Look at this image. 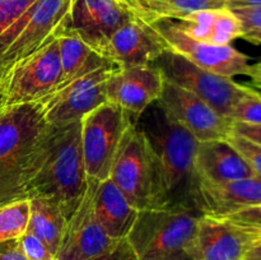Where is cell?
<instances>
[{
	"instance_id": "15",
	"label": "cell",
	"mask_w": 261,
	"mask_h": 260,
	"mask_svg": "<svg viewBox=\"0 0 261 260\" xmlns=\"http://www.w3.org/2000/svg\"><path fill=\"white\" fill-rule=\"evenodd\" d=\"M134 18L120 0H73L66 28L101 53L110 37Z\"/></svg>"
},
{
	"instance_id": "17",
	"label": "cell",
	"mask_w": 261,
	"mask_h": 260,
	"mask_svg": "<svg viewBox=\"0 0 261 260\" xmlns=\"http://www.w3.org/2000/svg\"><path fill=\"white\" fill-rule=\"evenodd\" d=\"M255 242L252 235L226 219L201 216L193 260H245Z\"/></svg>"
},
{
	"instance_id": "27",
	"label": "cell",
	"mask_w": 261,
	"mask_h": 260,
	"mask_svg": "<svg viewBox=\"0 0 261 260\" xmlns=\"http://www.w3.org/2000/svg\"><path fill=\"white\" fill-rule=\"evenodd\" d=\"M232 147L242 155L247 165L251 167L254 171L255 176L261 178V147L255 144V143L250 142L246 138H242L240 135L231 134L227 138Z\"/></svg>"
},
{
	"instance_id": "6",
	"label": "cell",
	"mask_w": 261,
	"mask_h": 260,
	"mask_svg": "<svg viewBox=\"0 0 261 260\" xmlns=\"http://www.w3.org/2000/svg\"><path fill=\"white\" fill-rule=\"evenodd\" d=\"M137 117L112 102H105L81 120V140L87 176L109 178L112 162L125 133Z\"/></svg>"
},
{
	"instance_id": "35",
	"label": "cell",
	"mask_w": 261,
	"mask_h": 260,
	"mask_svg": "<svg viewBox=\"0 0 261 260\" xmlns=\"http://www.w3.org/2000/svg\"><path fill=\"white\" fill-rule=\"evenodd\" d=\"M245 260H261V240L255 242L247 251Z\"/></svg>"
},
{
	"instance_id": "33",
	"label": "cell",
	"mask_w": 261,
	"mask_h": 260,
	"mask_svg": "<svg viewBox=\"0 0 261 260\" xmlns=\"http://www.w3.org/2000/svg\"><path fill=\"white\" fill-rule=\"evenodd\" d=\"M0 260H30L20 250L18 240L0 242Z\"/></svg>"
},
{
	"instance_id": "9",
	"label": "cell",
	"mask_w": 261,
	"mask_h": 260,
	"mask_svg": "<svg viewBox=\"0 0 261 260\" xmlns=\"http://www.w3.org/2000/svg\"><path fill=\"white\" fill-rule=\"evenodd\" d=\"M114 65H107L53 89L37 101L46 124L65 126L81 121L87 114L107 102V81Z\"/></svg>"
},
{
	"instance_id": "36",
	"label": "cell",
	"mask_w": 261,
	"mask_h": 260,
	"mask_svg": "<svg viewBox=\"0 0 261 260\" xmlns=\"http://www.w3.org/2000/svg\"><path fill=\"white\" fill-rule=\"evenodd\" d=\"M241 38H244V40L249 41L251 43H255V45H259V43H261V30L250 31V32L244 33Z\"/></svg>"
},
{
	"instance_id": "8",
	"label": "cell",
	"mask_w": 261,
	"mask_h": 260,
	"mask_svg": "<svg viewBox=\"0 0 261 260\" xmlns=\"http://www.w3.org/2000/svg\"><path fill=\"white\" fill-rule=\"evenodd\" d=\"M152 65L166 81L195 93L228 120L237 102L249 92L244 83L205 70L171 50L165 51Z\"/></svg>"
},
{
	"instance_id": "2",
	"label": "cell",
	"mask_w": 261,
	"mask_h": 260,
	"mask_svg": "<svg viewBox=\"0 0 261 260\" xmlns=\"http://www.w3.org/2000/svg\"><path fill=\"white\" fill-rule=\"evenodd\" d=\"M87 185L81 121L65 126L47 124L23 175V199H50L69 219L81 204Z\"/></svg>"
},
{
	"instance_id": "22",
	"label": "cell",
	"mask_w": 261,
	"mask_h": 260,
	"mask_svg": "<svg viewBox=\"0 0 261 260\" xmlns=\"http://www.w3.org/2000/svg\"><path fill=\"white\" fill-rule=\"evenodd\" d=\"M59 53H60L61 78L58 87L64 86L68 82L86 75L91 71L103 66L112 65L98 51L82 40L73 31L65 30L58 36ZM54 88V89H55Z\"/></svg>"
},
{
	"instance_id": "13",
	"label": "cell",
	"mask_w": 261,
	"mask_h": 260,
	"mask_svg": "<svg viewBox=\"0 0 261 260\" xmlns=\"http://www.w3.org/2000/svg\"><path fill=\"white\" fill-rule=\"evenodd\" d=\"M98 183L88 177V185L81 204L66 221L55 260H89L119 241L111 239L97 219L94 193Z\"/></svg>"
},
{
	"instance_id": "18",
	"label": "cell",
	"mask_w": 261,
	"mask_h": 260,
	"mask_svg": "<svg viewBox=\"0 0 261 260\" xmlns=\"http://www.w3.org/2000/svg\"><path fill=\"white\" fill-rule=\"evenodd\" d=\"M261 204V178H241L227 183L200 180L198 206L203 216L222 218L241 209Z\"/></svg>"
},
{
	"instance_id": "37",
	"label": "cell",
	"mask_w": 261,
	"mask_h": 260,
	"mask_svg": "<svg viewBox=\"0 0 261 260\" xmlns=\"http://www.w3.org/2000/svg\"><path fill=\"white\" fill-rule=\"evenodd\" d=\"M244 84L247 87V88L251 89L254 93H256L257 96H259L261 98V82L252 81V79H251V82H249V83H244Z\"/></svg>"
},
{
	"instance_id": "24",
	"label": "cell",
	"mask_w": 261,
	"mask_h": 260,
	"mask_svg": "<svg viewBox=\"0 0 261 260\" xmlns=\"http://www.w3.org/2000/svg\"><path fill=\"white\" fill-rule=\"evenodd\" d=\"M30 199H18L0 205V242L18 240L28 227Z\"/></svg>"
},
{
	"instance_id": "25",
	"label": "cell",
	"mask_w": 261,
	"mask_h": 260,
	"mask_svg": "<svg viewBox=\"0 0 261 260\" xmlns=\"http://www.w3.org/2000/svg\"><path fill=\"white\" fill-rule=\"evenodd\" d=\"M247 89L249 92L246 96L242 97L232 110L229 120L247 124H261V98L251 89Z\"/></svg>"
},
{
	"instance_id": "16",
	"label": "cell",
	"mask_w": 261,
	"mask_h": 260,
	"mask_svg": "<svg viewBox=\"0 0 261 260\" xmlns=\"http://www.w3.org/2000/svg\"><path fill=\"white\" fill-rule=\"evenodd\" d=\"M163 81V75L154 65L115 69L107 81V101L138 119L158 101Z\"/></svg>"
},
{
	"instance_id": "26",
	"label": "cell",
	"mask_w": 261,
	"mask_h": 260,
	"mask_svg": "<svg viewBox=\"0 0 261 260\" xmlns=\"http://www.w3.org/2000/svg\"><path fill=\"white\" fill-rule=\"evenodd\" d=\"M222 218L252 235L256 241L261 240V204L241 209Z\"/></svg>"
},
{
	"instance_id": "29",
	"label": "cell",
	"mask_w": 261,
	"mask_h": 260,
	"mask_svg": "<svg viewBox=\"0 0 261 260\" xmlns=\"http://www.w3.org/2000/svg\"><path fill=\"white\" fill-rule=\"evenodd\" d=\"M20 250L30 260H55L53 252L43 244L42 240L38 239L31 232L25 231L18 239Z\"/></svg>"
},
{
	"instance_id": "3",
	"label": "cell",
	"mask_w": 261,
	"mask_h": 260,
	"mask_svg": "<svg viewBox=\"0 0 261 260\" xmlns=\"http://www.w3.org/2000/svg\"><path fill=\"white\" fill-rule=\"evenodd\" d=\"M201 216L191 211L143 209L126 239L138 260H193Z\"/></svg>"
},
{
	"instance_id": "4",
	"label": "cell",
	"mask_w": 261,
	"mask_h": 260,
	"mask_svg": "<svg viewBox=\"0 0 261 260\" xmlns=\"http://www.w3.org/2000/svg\"><path fill=\"white\" fill-rule=\"evenodd\" d=\"M46 127L36 102L0 111V205L23 199V175Z\"/></svg>"
},
{
	"instance_id": "31",
	"label": "cell",
	"mask_w": 261,
	"mask_h": 260,
	"mask_svg": "<svg viewBox=\"0 0 261 260\" xmlns=\"http://www.w3.org/2000/svg\"><path fill=\"white\" fill-rule=\"evenodd\" d=\"M241 22L244 33L261 30V5L231 9Z\"/></svg>"
},
{
	"instance_id": "38",
	"label": "cell",
	"mask_w": 261,
	"mask_h": 260,
	"mask_svg": "<svg viewBox=\"0 0 261 260\" xmlns=\"http://www.w3.org/2000/svg\"><path fill=\"white\" fill-rule=\"evenodd\" d=\"M250 78H251L252 81L261 82V63H257L255 64V65H252Z\"/></svg>"
},
{
	"instance_id": "1",
	"label": "cell",
	"mask_w": 261,
	"mask_h": 260,
	"mask_svg": "<svg viewBox=\"0 0 261 260\" xmlns=\"http://www.w3.org/2000/svg\"><path fill=\"white\" fill-rule=\"evenodd\" d=\"M152 160L150 208L198 212V140L154 102L137 120Z\"/></svg>"
},
{
	"instance_id": "30",
	"label": "cell",
	"mask_w": 261,
	"mask_h": 260,
	"mask_svg": "<svg viewBox=\"0 0 261 260\" xmlns=\"http://www.w3.org/2000/svg\"><path fill=\"white\" fill-rule=\"evenodd\" d=\"M89 260H138L127 239H121L112 247Z\"/></svg>"
},
{
	"instance_id": "21",
	"label": "cell",
	"mask_w": 261,
	"mask_h": 260,
	"mask_svg": "<svg viewBox=\"0 0 261 260\" xmlns=\"http://www.w3.org/2000/svg\"><path fill=\"white\" fill-rule=\"evenodd\" d=\"M94 212L102 228L114 240L126 239L139 211L130 204L110 178L99 181L94 193Z\"/></svg>"
},
{
	"instance_id": "28",
	"label": "cell",
	"mask_w": 261,
	"mask_h": 260,
	"mask_svg": "<svg viewBox=\"0 0 261 260\" xmlns=\"http://www.w3.org/2000/svg\"><path fill=\"white\" fill-rule=\"evenodd\" d=\"M35 3L36 0H0V35Z\"/></svg>"
},
{
	"instance_id": "14",
	"label": "cell",
	"mask_w": 261,
	"mask_h": 260,
	"mask_svg": "<svg viewBox=\"0 0 261 260\" xmlns=\"http://www.w3.org/2000/svg\"><path fill=\"white\" fill-rule=\"evenodd\" d=\"M167 50V43L152 25L134 18L110 37L99 54L121 69L152 65Z\"/></svg>"
},
{
	"instance_id": "5",
	"label": "cell",
	"mask_w": 261,
	"mask_h": 260,
	"mask_svg": "<svg viewBox=\"0 0 261 260\" xmlns=\"http://www.w3.org/2000/svg\"><path fill=\"white\" fill-rule=\"evenodd\" d=\"M73 0H36L0 35V81L19 61L55 40L66 27Z\"/></svg>"
},
{
	"instance_id": "10",
	"label": "cell",
	"mask_w": 261,
	"mask_h": 260,
	"mask_svg": "<svg viewBox=\"0 0 261 260\" xmlns=\"http://www.w3.org/2000/svg\"><path fill=\"white\" fill-rule=\"evenodd\" d=\"M110 180L138 211L150 208L152 160L147 139L137 124L125 133L110 171Z\"/></svg>"
},
{
	"instance_id": "23",
	"label": "cell",
	"mask_w": 261,
	"mask_h": 260,
	"mask_svg": "<svg viewBox=\"0 0 261 260\" xmlns=\"http://www.w3.org/2000/svg\"><path fill=\"white\" fill-rule=\"evenodd\" d=\"M31 213L27 231L42 240L55 256L68 218L55 201L46 198H31Z\"/></svg>"
},
{
	"instance_id": "32",
	"label": "cell",
	"mask_w": 261,
	"mask_h": 260,
	"mask_svg": "<svg viewBox=\"0 0 261 260\" xmlns=\"http://www.w3.org/2000/svg\"><path fill=\"white\" fill-rule=\"evenodd\" d=\"M232 134L246 138L250 142L261 147V124H247V122L232 121Z\"/></svg>"
},
{
	"instance_id": "19",
	"label": "cell",
	"mask_w": 261,
	"mask_h": 260,
	"mask_svg": "<svg viewBox=\"0 0 261 260\" xmlns=\"http://www.w3.org/2000/svg\"><path fill=\"white\" fill-rule=\"evenodd\" d=\"M195 163L199 178L208 183L255 177L251 167L227 139L199 142Z\"/></svg>"
},
{
	"instance_id": "34",
	"label": "cell",
	"mask_w": 261,
	"mask_h": 260,
	"mask_svg": "<svg viewBox=\"0 0 261 260\" xmlns=\"http://www.w3.org/2000/svg\"><path fill=\"white\" fill-rule=\"evenodd\" d=\"M259 5H261V0H227V8H229V9L259 7Z\"/></svg>"
},
{
	"instance_id": "11",
	"label": "cell",
	"mask_w": 261,
	"mask_h": 260,
	"mask_svg": "<svg viewBox=\"0 0 261 260\" xmlns=\"http://www.w3.org/2000/svg\"><path fill=\"white\" fill-rule=\"evenodd\" d=\"M157 103L198 142L226 140L232 134V121L195 93L166 79Z\"/></svg>"
},
{
	"instance_id": "20",
	"label": "cell",
	"mask_w": 261,
	"mask_h": 260,
	"mask_svg": "<svg viewBox=\"0 0 261 260\" xmlns=\"http://www.w3.org/2000/svg\"><path fill=\"white\" fill-rule=\"evenodd\" d=\"M171 20L184 35L211 45H231L244 35L241 22L227 7L199 10Z\"/></svg>"
},
{
	"instance_id": "7",
	"label": "cell",
	"mask_w": 261,
	"mask_h": 260,
	"mask_svg": "<svg viewBox=\"0 0 261 260\" xmlns=\"http://www.w3.org/2000/svg\"><path fill=\"white\" fill-rule=\"evenodd\" d=\"M61 78L58 37L15 64L0 81V111L35 103L50 93Z\"/></svg>"
},
{
	"instance_id": "12",
	"label": "cell",
	"mask_w": 261,
	"mask_h": 260,
	"mask_svg": "<svg viewBox=\"0 0 261 260\" xmlns=\"http://www.w3.org/2000/svg\"><path fill=\"white\" fill-rule=\"evenodd\" d=\"M167 43L168 50L178 54L195 65L218 75L233 78L251 74L250 58L231 45H211L184 35L171 19L149 23Z\"/></svg>"
}]
</instances>
